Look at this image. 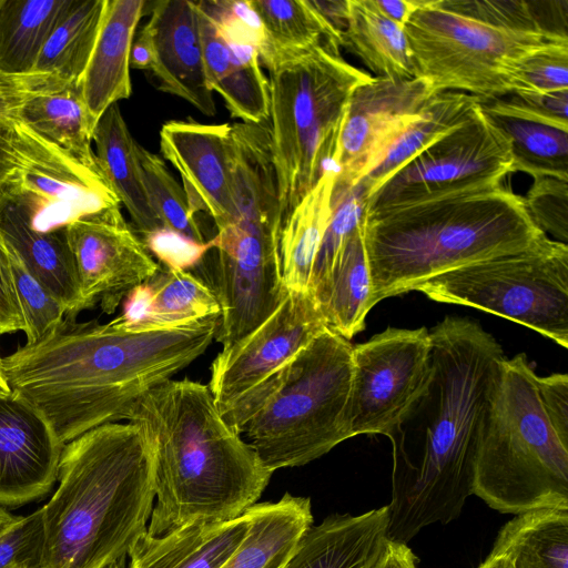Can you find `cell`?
I'll return each mask as SVG.
<instances>
[{"instance_id": "cell-18", "label": "cell", "mask_w": 568, "mask_h": 568, "mask_svg": "<svg viewBox=\"0 0 568 568\" xmlns=\"http://www.w3.org/2000/svg\"><path fill=\"white\" fill-rule=\"evenodd\" d=\"M63 447L37 409L13 394L0 396V505L18 506L49 493Z\"/></svg>"}, {"instance_id": "cell-14", "label": "cell", "mask_w": 568, "mask_h": 568, "mask_svg": "<svg viewBox=\"0 0 568 568\" xmlns=\"http://www.w3.org/2000/svg\"><path fill=\"white\" fill-rule=\"evenodd\" d=\"M326 327L311 292L288 291L261 325L222 348L212 362L207 386L220 413L285 366Z\"/></svg>"}, {"instance_id": "cell-30", "label": "cell", "mask_w": 568, "mask_h": 568, "mask_svg": "<svg viewBox=\"0 0 568 568\" xmlns=\"http://www.w3.org/2000/svg\"><path fill=\"white\" fill-rule=\"evenodd\" d=\"M336 171H325L283 223L280 254L287 291L311 292L317 253L332 214V191Z\"/></svg>"}, {"instance_id": "cell-38", "label": "cell", "mask_w": 568, "mask_h": 568, "mask_svg": "<svg viewBox=\"0 0 568 568\" xmlns=\"http://www.w3.org/2000/svg\"><path fill=\"white\" fill-rule=\"evenodd\" d=\"M142 181L150 205L163 227L178 231L197 242H206L183 187L172 176L165 162L138 145Z\"/></svg>"}, {"instance_id": "cell-57", "label": "cell", "mask_w": 568, "mask_h": 568, "mask_svg": "<svg viewBox=\"0 0 568 568\" xmlns=\"http://www.w3.org/2000/svg\"><path fill=\"white\" fill-rule=\"evenodd\" d=\"M104 568H131L129 557L123 556V557L110 562Z\"/></svg>"}, {"instance_id": "cell-10", "label": "cell", "mask_w": 568, "mask_h": 568, "mask_svg": "<svg viewBox=\"0 0 568 568\" xmlns=\"http://www.w3.org/2000/svg\"><path fill=\"white\" fill-rule=\"evenodd\" d=\"M415 77L436 92L459 91L494 100L510 94L507 72L513 62L547 43L568 39L551 31L497 28L420 0L404 27Z\"/></svg>"}, {"instance_id": "cell-59", "label": "cell", "mask_w": 568, "mask_h": 568, "mask_svg": "<svg viewBox=\"0 0 568 568\" xmlns=\"http://www.w3.org/2000/svg\"><path fill=\"white\" fill-rule=\"evenodd\" d=\"M0 2H1V0H0Z\"/></svg>"}, {"instance_id": "cell-13", "label": "cell", "mask_w": 568, "mask_h": 568, "mask_svg": "<svg viewBox=\"0 0 568 568\" xmlns=\"http://www.w3.org/2000/svg\"><path fill=\"white\" fill-rule=\"evenodd\" d=\"M479 103L463 123L389 176L368 199L366 212L428 194L503 181L514 173L509 140Z\"/></svg>"}, {"instance_id": "cell-19", "label": "cell", "mask_w": 568, "mask_h": 568, "mask_svg": "<svg viewBox=\"0 0 568 568\" xmlns=\"http://www.w3.org/2000/svg\"><path fill=\"white\" fill-rule=\"evenodd\" d=\"M145 27L154 53L151 72L159 89L185 100L205 115H214L216 106L206 79L195 1L155 2Z\"/></svg>"}, {"instance_id": "cell-33", "label": "cell", "mask_w": 568, "mask_h": 568, "mask_svg": "<svg viewBox=\"0 0 568 568\" xmlns=\"http://www.w3.org/2000/svg\"><path fill=\"white\" fill-rule=\"evenodd\" d=\"M493 548L504 551L514 568H568V509L515 515L500 528Z\"/></svg>"}, {"instance_id": "cell-24", "label": "cell", "mask_w": 568, "mask_h": 568, "mask_svg": "<svg viewBox=\"0 0 568 568\" xmlns=\"http://www.w3.org/2000/svg\"><path fill=\"white\" fill-rule=\"evenodd\" d=\"M479 104L509 140L514 172L568 180V123L539 115L511 97Z\"/></svg>"}, {"instance_id": "cell-53", "label": "cell", "mask_w": 568, "mask_h": 568, "mask_svg": "<svg viewBox=\"0 0 568 568\" xmlns=\"http://www.w3.org/2000/svg\"><path fill=\"white\" fill-rule=\"evenodd\" d=\"M374 8L385 18L404 28L420 0H371Z\"/></svg>"}, {"instance_id": "cell-21", "label": "cell", "mask_w": 568, "mask_h": 568, "mask_svg": "<svg viewBox=\"0 0 568 568\" xmlns=\"http://www.w3.org/2000/svg\"><path fill=\"white\" fill-rule=\"evenodd\" d=\"M122 304L121 315L112 321L131 331L172 328L221 315L220 303L205 282L191 271L161 264Z\"/></svg>"}, {"instance_id": "cell-54", "label": "cell", "mask_w": 568, "mask_h": 568, "mask_svg": "<svg viewBox=\"0 0 568 568\" xmlns=\"http://www.w3.org/2000/svg\"><path fill=\"white\" fill-rule=\"evenodd\" d=\"M154 62V53L150 33L144 26L133 39L129 63L130 68L139 70H152Z\"/></svg>"}, {"instance_id": "cell-3", "label": "cell", "mask_w": 568, "mask_h": 568, "mask_svg": "<svg viewBox=\"0 0 568 568\" xmlns=\"http://www.w3.org/2000/svg\"><path fill=\"white\" fill-rule=\"evenodd\" d=\"M122 420L149 435L155 504L146 534L226 521L256 504L272 477L254 448L220 413L207 385L165 379L142 392Z\"/></svg>"}, {"instance_id": "cell-8", "label": "cell", "mask_w": 568, "mask_h": 568, "mask_svg": "<svg viewBox=\"0 0 568 568\" xmlns=\"http://www.w3.org/2000/svg\"><path fill=\"white\" fill-rule=\"evenodd\" d=\"M268 126L284 221L333 169L349 99L373 75L324 42L268 69Z\"/></svg>"}, {"instance_id": "cell-12", "label": "cell", "mask_w": 568, "mask_h": 568, "mask_svg": "<svg viewBox=\"0 0 568 568\" xmlns=\"http://www.w3.org/2000/svg\"><path fill=\"white\" fill-rule=\"evenodd\" d=\"M352 359L348 437L388 436L428 385L429 331L387 327L353 346Z\"/></svg>"}, {"instance_id": "cell-46", "label": "cell", "mask_w": 568, "mask_h": 568, "mask_svg": "<svg viewBox=\"0 0 568 568\" xmlns=\"http://www.w3.org/2000/svg\"><path fill=\"white\" fill-rule=\"evenodd\" d=\"M542 409L561 442L568 445V375L536 376Z\"/></svg>"}, {"instance_id": "cell-26", "label": "cell", "mask_w": 568, "mask_h": 568, "mask_svg": "<svg viewBox=\"0 0 568 568\" xmlns=\"http://www.w3.org/2000/svg\"><path fill=\"white\" fill-rule=\"evenodd\" d=\"M0 231L28 271L62 304L67 321L82 312V298L65 229L32 230L9 205L0 203Z\"/></svg>"}, {"instance_id": "cell-60", "label": "cell", "mask_w": 568, "mask_h": 568, "mask_svg": "<svg viewBox=\"0 0 568 568\" xmlns=\"http://www.w3.org/2000/svg\"><path fill=\"white\" fill-rule=\"evenodd\" d=\"M1 371V369H0Z\"/></svg>"}, {"instance_id": "cell-43", "label": "cell", "mask_w": 568, "mask_h": 568, "mask_svg": "<svg viewBox=\"0 0 568 568\" xmlns=\"http://www.w3.org/2000/svg\"><path fill=\"white\" fill-rule=\"evenodd\" d=\"M439 2L448 10L497 28L519 31H551L540 21L536 9H532V2L510 0H439Z\"/></svg>"}, {"instance_id": "cell-51", "label": "cell", "mask_w": 568, "mask_h": 568, "mask_svg": "<svg viewBox=\"0 0 568 568\" xmlns=\"http://www.w3.org/2000/svg\"><path fill=\"white\" fill-rule=\"evenodd\" d=\"M327 24L334 40L341 48V37L346 29L348 0H310Z\"/></svg>"}, {"instance_id": "cell-55", "label": "cell", "mask_w": 568, "mask_h": 568, "mask_svg": "<svg viewBox=\"0 0 568 568\" xmlns=\"http://www.w3.org/2000/svg\"><path fill=\"white\" fill-rule=\"evenodd\" d=\"M477 568H514L508 556L496 548H491L489 555Z\"/></svg>"}, {"instance_id": "cell-25", "label": "cell", "mask_w": 568, "mask_h": 568, "mask_svg": "<svg viewBox=\"0 0 568 568\" xmlns=\"http://www.w3.org/2000/svg\"><path fill=\"white\" fill-rule=\"evenodd\" d=\"M246 510L226 521L195 523L163 536L146 532L129 552L131 568H220L245 538Z\"/></svg>"}, {"instance_id": "cell-22", "label": "cell", "mask_w": 568, "mask_h": 568, "mask_svg": "<svg viewBox=\"0 0 568 568\" xmlns=\"http://www.w3.org/2000/svg\"><path fill=\"white\" fill-rule=\"evenodd\" d=\"M388 508L333 514L312 525L282 568H371L387 539Z\"/></svg>"}, {"instance_id": "cell-35", "label": "cell", "mask_w": 568, "mask_h": 568, "mask_svg": "<svg viewBox=\"0 0 568 568\" xmlns=\"http://www.w3.org/2000/svg\"><path fill=\"white\" fill-rule=\"evenodd\" d=\"M106 0H71L47 38L33 72L63 81L82 79L104 16Z\"/></svg>"}, {"instance_id": "cell-34", "label": "cell", "mask_w": 568, "mask_h": 568, "mask_svg": "<svg viewBox=\"0 0 568 568\" xmlns=\"http://www.w3.org/2000/svg\"><path fill=\"white\" fill-rule=\"evenodd\" d=\"M251 4L264 30L258 55L267 70L324 42L339 48L310 0H251Z\"/></svg>"}, {"instance_id": "cell-20", "label": "cell", "mask_w": 568, "mask_h": 568, "mask_svg": "<svg viewBox=\"0 0 568 568\" xmlns=\"http://www.w3.org/2000/svg\"><path fill=\"white\" fill-rule=\"evenodd\" d=\"M206 79L223 99L231 116L265 123L270 113L268 79L256 48L227 41L200 1H195Z\"/></svg>"}, {"instance_id": "cell-49", "label": "cell", "mask_w": 568, "mask_h": 568, "mask_svg": "<svg viewBox=\"0 0 568 568\" xmlns=\"http://www.w3.org/2000/svg\"><path fill=\"white\" fill-rule=\"evenodd\" d=\"M24 141L19 120H0V190L20 168Z\"/></svg>"}, {"instance_id": "cell-7", "label": "cell", "mask_w": 568, "mask_h": 568, "mask_svg": "<svg viewBox=\"0 0 568 568\" xmlns=\"http://www.w3.org/2000/svg\"><path fill=\"white\" fill-rule=\"evenodd\" d=\"M524 353L505 358L473 495L501 514L568 509V445L547 418Z\"/></svg>"}, {"instance_id": "cell-6", "label": "cell", "mask_w": 568, "mask_h": 568, "mask_svg": "<svg viewBox=\"0 0 568 568\" xmlns=\"http://www.w3.org/2000/svg\"><path fill=\"white\" fill-rule=\"evenodd\" d=\"M352 349L326 327L222 414L272 473L308 464L349 439Z\"/></svg>"}, {"instance_id": "cell-48", "label": "cell", "mask_w": 568, "mask_h": 568, "mask_svg": "<svg viewBox=\"0 0 568 568\" xmlns=\"http://www.w3.org/2000/svg\"><path fill=\"white\" fill-rule=\"evenodd\" d=\"M26 331L16 293L7 243L0 231V335Z\"/></svg>"}, {"instance_id": "cell-50", "label": "cell", "mask_w": 568, "mask_h": 568, "mask_svg": "<svg viewBox=\"0 0 568 568\" xmlns=\"http://www.w3.org/2000/svg\"><path fill=\"white\" fill-rule=\"evenodd\" d=\"M510 97L539 115L568 123V89L542 93H511Z\"/></svg>"}, {"instance_id": "cell-11", "label": "cell", "mask_w": 568, "mask_h": 568, "mask_svg": "<svg viewBox=\"0 0 568 568\" xmlns=\"http://www.w3.org/2000/svg\"><path fill=\"white\" fill-rule=\"evenodd\" d=\"M19 122L24 158L0 190V203L12 207L32 230H64L81 217L121 206L99 163L80 160Z\"/></svg>"}, {"instance_id": "cell-5", "label": "cell", "mask_w": 568, "mask_h": 568, "mask_svg": "<svg viewBox=\"0 0 568 568\" xmlns=\"http://www.w3.org/2000/svg\"><path fill=\"white\" fill-rule=\"evenodd\" d=\"M371 307L447 271L521 251L547 236L503 181L365 212Z\"/></svg>"}, {"instance_id": "cell-47", "label": "cell", "mask_w": 568, "mask_h": 568, "mask_svg": "<svg viewBox=\"0 0 568 568\" xmlns=\"http://www.w3.org/2000/svg\"><path fill=\"white\" fill-rule=\"evenodd\" d=\"M53 78L55 77L36 72L13 75L0 70V120H17L24 102Z\"/></svg>"}, {"instance_id": "cell-45", "label": "cell", "mask_w": 568, "mask_h": 568, "mask_svg": "<svg viewBox=\"0 0 568 568\" xmlns=\"http://www.w3.org/2000/svg\"><path fill=\"white\" fill-rule=\"evenodd\" d=\"M139 236L159 264L182 271L195 268L212 247L211 240L197 242L169 227H160Z\"/></svg>"}, {"instance_id": "cell-58", "label": "cell", "mask_w": 568, "mask_h": 568, "mask_svg": "<svg viewBox=\"0 0 568 568\" xmlns=\"http://www.w3.org/2000/svg\"><path fill=\"white\" fill-rule=\"evenodd\" d=\"M10 394H11V390H10L9 386L7 385V383L2 376V373L0 371V396H7Z\"/></svg>"}, {"instance_id": "cell-32", "label": "cell", "mask_w": 568, "mask_h": 568, "mask_svg": "<svg viewBox=\"0 0 568 568\" xmlns=\"http://www.w3.org/2000/svg\"><path fill=\"white\" fill-rule=\"evenodd\" d=\"M341 47L357 55L376 78H416L404 28L382 16L371 0H348Z\"/></svg>"}, {"instance_id": "cell-9", "label": "cell", "mask_w": 568, "mask_h": 568, "mask_svg": "<svg viewBox=\"0 0 568 568\" xmlns=\"http://www.w3.org/2000/svg\"><path fill=\"white\" fill-rule=\"evenodd\" d=\"M415 291L508 318L568 347V246L548 236L436 275Z\"/></svg>"}, {"instance_id": "cell-2", "label": "cell", "mask_w": 568, "mask_h": 568, "mask_svg": "<svg viewBox=\"0 0 568 568\" xmlns=\"http://www.w3.org/2000/svg\"><path fill=\"white\" fill-rule=\"evenodd\" d=\"M219 318L151 331L64 320L45 338L0 357V369L11 394L65 445L122 420L142 392L193 363L215 338Z\"/></svg>"}, {"instance_id": "cell-1", "label": "cell", "mask_w": 568, "mask_h": 568, "mask_svg": "<svg viewBox=\"0 0 568 568\" xmlns=\"http://www.w3.org/2000/svg\"><path fill=\"white\" fill-rule=\"evenodd\" d=\"M427 387L388 434L393 447L387 538L408 544L456 519L474 491L481 439L505 356L476 321L447 316L430 331Z\"/></svg>"}, {"instance_id": "cell-31", "label": "cell", "mask_w": 568, "mask_h": 568, "mask_svg": "<svg viewBox=\"0 0 568 568\" xmlns=\"http://www.w3.org/2000/svg\"><path fill=\"white\" fill-rule=\"evenodd\" d=\"M371 290L362 222L342 246L326 283L313 295L327 328L347 341L359 333L372 310Z\"/></svg>"}, {"instance_id": "cell-17", "label": "cell", "mask_w": 568, "mask_h": 568, "mask_svg": "<svg viewBox=\"0 0 568 568\" xmlns=\"http://www.w3.org/2000/svg\"><path fill=\"white\" fill-rule=\"evenodd\" d=\"M231 124L172 120L160 130V150L182 179L194 214L205 213L216 229L233 212Z\"/></svg>"}, {"instance_id": "cell-52", "label": "cell", "mask_w": 568, "mask_h": 568, "mask_svg": "<svg viewBox=\"0 0 568 568\" xmlns=\"http://www.w3.org/2000/svg\"><path fill=\"white\" fill-rule=\"evenodd\" d=\"M371 568H417L416 556L408 544L387 538Z\"/></svg>"}, {"instance_id": "cell-42", "label": "cell", "mask_w": 568, "mask_h": 568, "mask_svg": "<svg viewBox=\"0 0 568 568\" xmlns=\"http://www.w3.org/2000/svg\"><path fill=\"white\" fill-rule=\"evenodd\" d=\"M524 202L534 224L546 235L567 244L568 180L555 176L535 178Z\"/></svg>"}, {"instance_id": "cell-56", "label": "cell", "mask_w": 568, "mask_h": 568, "mask_svg": "<svg viewBox=\"0 0 568 568\" xmlns=\"http://www.w3.org/2000/svg\"><path fill=\"white\" fill-rule=\"evenodd\" d=\"M19 516H13L4 508L0 507V535L3 534Z\"/></svg>"}, {"instance_id": "cell-23", "label": "cell", "mask_w": 568, "mask_h": 568, "mask_svg": "<svg viewBox=\"0 0 568 568\" xmlns=\"http://www.w3.org/2000/svg\"><path fill=\"white\" fill-rule=\"evenodd\" d=\"M143 0H106L92 54L81 79L83 99L97 121L132 92L130 49L143 16Z\"/></svg>"}, {"instance_id": "cell-27", "label": "cell", "mask_w": 568, "mask_h": 568, "mask_svg": "<svg viewBox=\"0 0 568 568\" xmlns=\"http://www.w3.org/2000/svg\"><path fill=\"white\" fill-rule=\"evenodd\" d=\"M247 511V534L220 568H282L313 525L311 499L290 493L275 503L255 504Z\"/></svg>"}, {"instance_id": "cell-41", "label": "cell", "mask_w": 568, "mask_h": 568, "mask_svg": "<svg viewBox=\"0 0 568 568\" xmlns=\"http://www.w3.org/2000/svg\"><path fill=\"white\" fill-rule=\"evenodd\" d=\"M511 93H542L568 89V39L539 47L511 63L507 72Z\"/></svg>"}, {"instance_id": "cell-36", "label": "cell", "mask_w": 568, "mask_h": 568, "mask_svg": "<svg viewBox=\"0 0 568 568\" xmlns=\"http://www.w3.org/2000/svg\"><path fill=\"white\" fill-rule=\"evenodd\" d=\"M71 0H1L0 70L34 73L39 53Z\"/></svg>"}, {"instance_id": "cell-29", "label": "cell", "mask_w": 568, "mask_h": 568, "mask_svg": "<svg viewBox=\"0 0 568 568\" xmlns=\"http://www.w3.org/2000/svg\"><path fill=\"white\" fill-rule=\"evenodd\" d=\"M100 169L128 211L133 229L140 235L163 227L153 212L142 181L138 143L133 139L120 108L111 105L100 118L93 133Z\"/></svg>"}, {"instance_id": "cell-4", "label": "cell", "mask_w": 568, "mask_h": 568, "mask_svg": "<svg viewBox=\"0 0 568 568\" xmlns=\"http://www.w3.org/2000/svg\"><path fill=\"white\" fill-rule=\"evenodd\" d=\"M153 444L135 423L94 427L62 450L58 487L41 507L40 568H104L146 532L154 504Z\"/></svg>"}, {"instance_id": "cell-28", "label": "cell", "mask_w": 568, "mask_h": 568, "mask_svg": "<svg viewBox=\"0 0 568 568\" xmlns=\"http://www.w3.org/2000/svg\"><path fill=\"white\" fill-rule=\"evenodd\" d=\"M17 120L80 160L98 163L92 149L97 121L84 102L81 80L53 78L24 102Z\"/></svg>"}, {"instance_id": "cell-44", "label": "cell", "mask_w": 568, "mask_h": 568, "mask_svg": "<svg viewBox=\"0 0 568 568\" xmlns=\"http://www.w3.org/2000/svg\"><path fill=\"white\" fill-rule=\"evenodd\" d=\"M43 545L41 508L18 519L0 535V568H40Z\"/></svg>"}, {"instance_id": "cell-15", "label": "cell", "mask_w": 568, "mask_h": 568, "mask_svg": "<svg viewBox=\"0 0 568 568\" xmlns=\"http://www.w3.org/2000/svg\"><path fill=\"white\" fill-rule=\"evenodd\" d=\"M435 93L422 78L394 81L373 77L358 85L339 136L334 185L352 187L372 173Z\"/></svg>"}, {"instance_id": "cell-37", "label": "cell", "mask_w": 568, "mask_h": 568, "mask_svg": "<svg viewBox=\"0 0 568 568\" xmlns=\"http://www.w3.org/2000/svg\"><path fill=\"white\" fill-rule=\"evenodd\" d=\"M480 101L459 91H442L430 97L422 108L420 118L394 142L383 162L365 176L371 187L369 197L414 155L463 123Z\"/></svg>"}, {"instance_id": "cell-40", "label": "cell", "mask_w": 568, "mask_h": 568, "mask_svg": "<svg viewBox=\"0 0 568 568\" xmlns=\"http://www.w3.org/2000/svg\"><path fill=\"white\" fill-rule=\"evenodd\" d=\"M7 246L13 284L26 323V344H34L59 328L64 321L65 310L28 271L8 243Z\"/></svg>"}, {"instance_id": "cell-39", "label": "cell", "mask_w": 568, "mask_h": 568, "mask_svg": "<svg viewBox=\"0 0 568 568\" xmlns=\"http://www.w3.org/2000/svg\"><path fill=\"white\" fill-rule=\"evenodd\" d=\"M369 191L371 187L365 178L352 187L333 185L331 220L312 273L311 293L313 295L326 283L342 246L363 222Z\"/></svg>"}, {"instance_id": "cell-16", "label": "cell", "mask_w": 568, "mask_h": 568, "mask_svg": "<svg viewBox=\"0 0 568 568\" xmlns=\"http://www.w3.org/2000/svg\"><path fill=\"white\" fill-rule=\"evenodd\" d=\"M77 268L82 310L99 304L112 314L138 285L149 281L160 264L125 221L121 206L77 220L65 227Z\"/></svg>"}]
</instances>
